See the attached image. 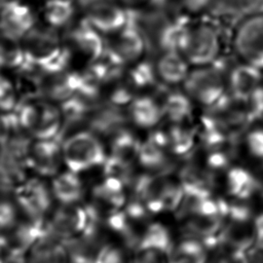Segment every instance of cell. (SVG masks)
<instances>
[{
	"label": "cell",
	"instance_id": "6da1fadb",
	"mask_svg": "<svg viewBox=\"0 0 263 263\" xmlns=\"http://www.w3.org/2000/svg\"><path fill=\"white\" fill-rule=\"evenodd\" d=\"M234 25L210 12L195 17L183 54L192 67L221 62L231 53Z\"/></svg>",
	"mask_w": 263,
	"mask_h": 263
},
{
	"label": "cell",
	"instance_id": "7a4b0ae2",
	"mask_svg": "<svg viewBox=\"0 0 263 263\" xmlns=\"http://www.w3.org/2000/svg\"><path fill=\"white\" fill-rule=\"evenodd\" d=\"M137 24L145 32L149 45L158 51L184 52L195 17L174 7L157 16L138 20Z\"/></svg>",
	"mask_w": 263,
	"mask_h": 263
},
{
	"label": "cell",
	"instance_id": "3957f363",
	"mask_svg": "<svg viewBox=\"0 0 263 263\" xmlns=\"http://www.w3.org/2000/svg\"><path fill=\"white\" fill-rule=\"evenodd\" d=\"M182 88L200 111L216 107L229 96L220 63L192 67Z\"/></svg>",
	"mask_w": 263,
	"mask_h": 263
},
{
	"label": "cell",
	"instance_id": "277c9868",
	"mask_svg": "<svg viewBox=\"0 0 263 263\" xmlns=\"http://www.w3.org/2000/svg\"><path fill=\"white\" fill-rule=\"evenodd\" d=\"M231 54L263 74V10L245 14L234 24Z\"/></svg>",
	"mask_w": 263,
	"mask_h": 263
},
{
	"label": "cell",
	"instance_id": "5b68a950",
	"mask_svg": "<svg viewBox=\"0 0 263 263\" xmlns=\"http://www.w3.org/2000/svg\"><path fill=\"white\" fill-rule=\"evenodd\" d=\"M99 213L92 205L69 204L60 208L49 221L50 232L63 241L80 236H97Z\"/></svg>",
	"mask_w": 263,
	"mask_h": 263
},
{
	"label": "cell",
	"instance_id": "8992f818",
	"mask_svg": "<svg viewBox=\"0 0 263 263\" xmlns=\"http://www.w3.org/2000/svg\"><path fill=\"white\" fill-rule=\"evenodd\" d=\"M105 148L92 132H79L63 142V162L71 172L79 174L103 165Z\"/></svg>",
	"mask_w": 263,
	"mask_h": 263
},
{
	"label": "cell",
	"instance_id": "52a82bcc",
	"mask_svg": "<svg viewBox=\"0 0 263 263\" xmlns=\"http://www.w3.org/2000/svg\"><path fill=\"white\" fill-rule=\"evenodd\" d=\"M219 63L224 71L229 97L249 103L263 81V74L231 53Z\"/></svg>",
	"mask_w": 263,
	"mask_h": 263
},
{
	"label": "cell",
	"instance_id": "ba28073f",
	"mask_svg": "<svg viewBox=\"0 0 263 263\" xmlns=\"http://www.w3.org/2000/svg\"><path fill=\"white\" fill-rule=\"evenodd\" d=\"M161 88L155 92L136 96L124 109L127 123L141 134L149 133L163 125Z\"/></svg>",
	"mask_w": 263,
	"mask_h": 263
},
{
	"label": "cell",
	"instance_id": "9c48e42d",
	"mask_svg": "<svg viewBox=\"0 0 263 263\" xmlns=\"http://www.w3.org/2000/svg\"><path fill=\"white\" fill-rule=\"evenodd\" d=\"M85 18L102 35L111 37L128 25L132 10L117 0H95L87 6Z\"/></svg>",
	"mask_w": 263,
	"mask_h": 263
},
{
	"label": "cell",
	"instance_id": "30bf717a",
	"mask_svg": "<svg viewBox=\"0 0 263 263\" xmlns=\"http://www.w3.org/2000/svg\"><path fill=\"white\" fill-rule=\"evenodd\" d=\"M106 45L112 49L127 67L147 58L149 41L143 29L134 20L132 13L128 25L117 34L109 37Z\"/></svg>",
	"mask_w": 263,
	"mask_h": 263
},
{
	"label": "cell",
	"instance_id": "8fae6325",
	"mask_svg": "<svg viewBox=\"0 0 263 263\" xmlns=\"http://www.w3.org/2000/svg\"><path fill=\"white\" fill-rule=\"evenodd\" d=\"M63 135H60L33 143L28 155L29 170L41 176H55L63 162Z\"/></svg>",
	"mask_w": 263,
	"mask_h": 263
},
{
	"label": "cell",
	"instance_id": "7c38bea8",
	"mask_svg": "<svg viewBox=\"0 0 263 263\" xmlns=\"http://www.w3.org/2000/svg\"><path fill=\"white\" fill-rule=\"evenodd\" d=\"M22 39L26 59L38 67L62 47L59 34L52 27H33Z\"/></svg>",
	"mask_w": 263,
	"mask_h": 263
},
{
	"label": "cell",
	"instance_id": "4fadbf2b",
	"mask_svg": "<svg viewBox=\"0 0 263 263\" xmlns=\"http://www.w3.org/2000/svg\"><path fill=\"white\" fill-rule=\"evenodd\" d=\"M152 60L163 88L182 87L192 69L186 57L179 51H158Z\"/></svg>",
	"mask_w": 263,
	"mask_h": 263
},
{
	"label": "cell",
	"instance_id": "5bb4252c",
	"mask_svg": "<svg viewBox=\"0 0 263 263\" xmlns=\"http://www.w3.org/2000/svg\"><path fill=\"white\" fill-rule=\"evenodd\" d=\"M164 123H196L201 113L182 87L161 88Z\"/></svg>",
	"mask_w": 263,
	"mask_h": 263
},
{
	"label": "cell",
	"instance_id": "9a60e30c",
	"mask_svg": "<svg viewBox=\"0 0 263 263\" xmlns=\"http://www.w3.org/2000/svg\"><path fill=\"white\" fill-rule=\"evenodd\" d=\"M17 205L29 218H43L51 204V191L38 179H26L14 190Z\"/></svg>",
	"mask_w": 263,
	"mask_h": 263
},
{
	"label": "cell",
	"instance_id": "2e32d148",
	"mask_svg": "<svg viewBox=\"0 0 263 263\" xmlns=\"http://www.w3.org/2000/svg\"><path fill=\"white\" fill-rule=\"evenodd\" d=\"M35 24L29 6L12 0L2 4L0 9V30L9 37L22 39Z\"/></svg>",
	"mask_w": 263,
	"mask_h": 263
},
{
	"label": "cell",
	"instance_id": "e0dca14e",
	"mask_svg": "<svg viewBox=\"0 0 263 263\" xmlns=\"http://www.w3.org/2000/svg\"><path fill=\"white\" fill-rule=\"evenodd\" d=\"M80 85V73L64 71L55 74H44L41 80V97L52 101L64 102L75 96Z\"/></svg>",
	"mask_w": 263,
	"mask_h": 263
},
{
	"label": "cell",
	"instance_id": "ac0fdd59",
	"mask_svg": "<svg viewBox=\"0 0 263 263\" xmlns=\"http://www.w3.org/2000/svg\"><path fill=\"white\" fill-rule=\"evenodd\" d=\"M123 77L136 96L155 92L161 88L153 60H149L148 58L127 66Z\"/></svg>",
	"mask_w": 263,
	"mask_h": 263
},
{
	"label": "cell",
	"instance_id": "d6986e66",
	"mask_svg": "<svg viewBox=\"0 0 263 263\" xmlns=\"http://www.w3.org/2000/svg\"><path fill=\"white\" fill-rule=\"evenodd\" d=\"M69 38L75 48L90 62L97 60L105 50L106 42L102 34L96 30L86 18L80 21L69 33Z\"/></svg>",
	"mask_w": 263,
	"mask_h": 263
},
{
	"label": "cell",
	"instance_id": "ffe728a7",
	"mask_svg": "<svg viewBox=\"0 0 263 263\" xmlns=\"http://www.w3.org/2000/svg\"><path fill=\"white\" fill-rule=\"evenodd\" d=\"M255 222L251 216H229V222L225 226L221 239L231 250L246 251L256 240Z\"/></svg>",
	"mask_w": 263,
	"mask_h": 263
},
{
	"label": "cell",
	"instance_id": "44dd1931",
	"mask_svg": "<svg viewBox=\"0 0 263 263\" xmlns=\"http://www.w3.org/2000/svg\"><path fill=\"white\" fill-rule=\"evenodd\" d=\"M28 158L0 148V187L14 190L26 180Z\"/></svg>",
	"mask_w": 263,
	"mask_h": 263
},
{
	"label": "cell",
	"instance_id": "7402d4cb",
	"mask_svg": "<svg viewBox=\"0 0 263 263\" xmlns=\"http://www.w3.org/2000/svg\"><path fill=\"white\" fill-rule=\"evenodd\" d=\"M29 263H66L68 253L65 242L50 231L28 252Z\"/></svg>",
	"mask_w": 263,
	"mask_h": 263
},
{
	"label": "cell",
	"instance_id": "603a6c76",
	"mask_svg": "<svg viewBox=\"0 0 263 263\" xmlns=\"http://www.w3.org/2000/svg\"><path fill=\"white\" fill-rule=\"evenodd\" d=\"M50 191L63 205L75 204L83 195V184L78 174L68 170L54 176Z\"/></svg>",
	"mask_w": 263,
	"mask_h": 263
},
{
	"label": "cell",
	"instance_id": "cb8c5ba5",
	"mask_svg": "<svg viewBox=\"0 0 263 263\" xmlns=\"http://www.w3.org/2000/svg\"><path fill=\"white\" fill-rule=\"evenodd\" d=\"M226 185L229 193L239 199L251 198L261 188L258 180L247 170L232 167L226 176Z\"/></svg>",
	"mask_w": 263,
	"mask_h": 263
},
{
	"label": "cell",
	"instance_id": "d4e9b609",
	"mask_svg": "<svg viewBox=\"0 0 263 263\" xmlns=\"http://www.w3.org/2000/svg\"><path fill=\"white\" fill-rule=\"evenodd\" d=\"M236 147L263 163V120H252L238 137Z\"/></svg>",
	"mask_w": 263,
	"mask_h": 263
},
{
	"label": "cell",
	"instance_id": "484cf974",
	"mask_svg": "<svg viewBox=\"0 0 263 263\" xmlns=\"http://www.w3.org/2000/svg\"><path fill=\"white\" fill-rule=\"evenodd\" d=\"M124 183L116 178L105 177V179L93 188V196L100 203H104L111 210L120 209L125 203L123 192Z\"/></svg>",
	"mask_w": 263,
	"mask_h": 263
},
{
	"label": "cell",
	"instance_id": "4316f807",
	"mask_svg": "<svg viewBox=\"0 0 263 263\" xmlns=\"http://www.w3.org/2000/svg\"><path fill=\"white\" fill-rule=\"evenodd\" d=\"M73 0H47L43 7V15L52 28L66 26L74 15Z\"/></svg>",
	"mask_w": 263,
	"mask_h": 263
},
{
	"label": "cell",
	"instance_id": "83f0119b",
	"mask_svg": "<svg viewBox=\"0 0 263 263\" xmlns=\"http://www.w3.org/2000/svg\"><path fill=\"white\" fill-rule=\"evenodd\" d=\"M222 225V215H205L192 214L188 216L186 228L193 234L202 236L203 238L214 237Z\"/></svg>",
	"mask_w": 263,
	"mask_h": 263
},
{
	"label": "cell",
	"instance_id": "f1b7e54d",
	"mask_svg": "<svg viewBox=\"0 0 263 263\" xmlns=\"http://www.w3.org/2000/svg\"><path fill=\"white\" fill-rule=\"evenodd\" d=\"M206 252L204 247L194 239L181 242L174 252H171L168 263H205Z\"/></svg>",
	"mask_w": 263,
	"mask_h": 263
},
{
	"label": "cell",
	"instance_id": "f546056e",
	"mask_svg": "<svg viewBox=\"0 0 263 263\" xmlns=\"http://www.w3.org/2000/svg\"><path fill=\"white\" fill-rule=\"evenodd\" d=\"M172 249L141 239L137 246L134 263H168Z\"/></svg>",
	"mask_w": 263,
	"mask_h": 263
},
{
	"label": "cell",
	"instance_id": "4dcf8cb0",
	"mask_svg": "<svg viewBox=\"0 0 263 263\" xmlns=\"http://www.w3.org/2000/svg\"><path fill=\"white\" fill-rule=\"evenodd\" d=\"M71 62V51L69 47L62 46L51 58L45 61L39 68L44 74H55L68 70Z\"/></svg>",
	"mask_w": 263,
	"mask_h": 263
},
{
	"label": "cell",
	"instance_id": "1f68e13d",
	"mask_svg": "<svg viewBox=\"0 0 263 263\" xmlns=\"http://www.w3.org/2000/svg\"><path fill=\"white\" fill-rule=\"evenodd\" d=\"M175 3L180 10L193 17H198L213 12V7L219 3V0H175Z\"/></svg>",
	"mask_w": 263,
	"mask_h": 263
},
{
	"label": "cell",
	"instance_id": "d6a6232c",
	"mask_svg": "<svg viewBox=\"0 0 263 263\" xmlns=\"http://www.w3.org/2000/svg\"><path fill=\"white\" fill-rule=\"evenodd\" d=\"M17 103L15 87L9 80L0 75V110L3 112L13 111Z\"/></svg>",
	"mask_w": 263,
	"mask_h": 263
},
{
	"label": "cell",
	"instance_id": "836d02e7",
	"mask_svg": "<svg viewBox=\"0 0 263 263\" xmlns=\"http://www.w3.org/2000/svg\"><path fill=\"white\" fill-rule=\"evenodd\" d=\"M13 111L0 114V147H2L15 133L22 130Z\"/></svg>",
	"mask_w": 263,
	"mask_h": 263
},
{
	"label": "cell",
	"instance_id": "e575fe53",
	"mask_svg": "<svg viewBox=\"0 0 263 263\" xmlns=\"http://www.w3.org/2000/svg\"><path fill=\"white\" fill-rule=\"evenodd\" d=\"M17 215L15 206L8 200H0V231L8 230L16 225Z\"/></svg>",
	"mask_w": 263,
	"mask_h": 263
},
{
	"label": "cell",
	"instance_id": "d590c367",
	"mask_svg": "<svg viewBox=\"0 0 263 263\" xmlns=\"http://www.w3.org/2000/svg\"><path fill=\"white\" fill-rule=\"evenodd\" d=\"M93 263H123V255L112 245H103L99 248Z\"/></svg>",
	"mask_w": 263,
	"mask_h": 263
},
{
	"label": "cell",
	"instance_id": "8d00e7d4",
	"mask_svg": "<svg viewBox=\"0 0 263 263\" xmlns=\"http://www.w3.org/2000/svg\"><path fill=\"white\" fill-rule=\"evenodd\" d=\"M252 120H263V81L249 101Z\"/></svg>",
	"mask_w": 263,
	"mask_h": 263
},
{
	"label": "cell",
	"instance_id": "74e56055",
	"mask_svg": "<svg viewBox=\"0 0 263 263\" xmlns=\"http://www.w3.org/2000/svg\"><path fill=\"white\" fill-rule=\"evenodd\" d=\"M219 3L232 8L236 11H243L245 14L255 12V7L257 4L263 3V0H219Z\"/></svg>",
	"mask_w": 263,
	"mask_h": 263
},
{
	"label": "cell",
	"instance_id": "f35d334b",
	"mask_svg": "<svg viewBox=\"0 0 263 263\" xmlns=\"http://www.w3.org/2000/svg\"><path fill=\"white\" fill-rule=\"evenodd\" d=\"M219 263H250L245 251L231 250L226 256H224Z\"/></svg>",
	"mask_w": 263,
	"mask_h": 263
},
{
	"label": "cell",
	"instance_id": "ab89813d",
	"mask_svg": "<svg viewBox=\"0 0 263 263\" xmlns=\"http://www.w3.org/2000/svg\"><path fill=\"white\" fill-rule=\"evenodd\" d=\"M118 2H120L122 5H124L125 7H127L130 10H141L142 8H144L149 2L150 0H117Z\"/></svg>",
	"mask_w": 263,
	"mask_h": 263
},
{
	"label": "cell",
	"instance_id": "60d3db41",
	"mask_svg": "<svg viewBox=\"0 0 263 263\" xmlns=\"http://www.w3.org/2000/svg\"><path fill=\"white\" fill-rule=\"evenodd\" d=\"M4 67H5V61H4L3 54H2V52H1V50H0V70H1L2 68H4Z\"/></svg>",
	"mask_w": 263,
	"mask_h": 263
}]
</instances>
